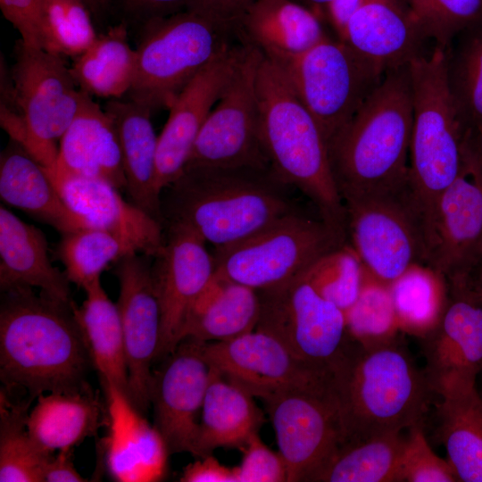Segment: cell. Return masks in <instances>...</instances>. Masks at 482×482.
<instances>
[{"label":"cell","mask_w":482,"mask_h":482,"mask_svg":"<svg viewBox=\"0 0 482 482\" xmlns=\"http://www.w3.org/2000/svg\"><path fill=\"white\" fill-rule=\"evenodd\" d=\"M72 303L37 295L32 287L1 292L0 378L7 393L30 399L88 384L92 363Z\"/></svg>","instance_id":"1"},{"label":"cell","mask_w":482,"mask_h":482,"mask_svg":"<svg viewBox=\"0 0 482 482\" xmlns=\"http://www.w3.org/2000/svg\"><path fill=\"white\" fill-rule=\"evenodd\" d=\"M289 187L271 168L187 166L161 193L163 226H183L223 248L296 212Z\"/></svg>","instance_id":"2"},{"label":"cell","mask_w":482,"mask_h":482,"mask_svg":"<svg viewBox=\"0 0 482 482\" xmlns=\"http://www.w3.org/2000/svg\"><path fill=\"white\" fill-rule=\"evenodd\" d=\"M330 388L343 444L422 423L434 394L399 336L369 346L350 339L331 369Z\"/></svg>","instance_id":"3"},{"label":"cell","mask_w":482,"mask_h":482,"mask_svg":"<svg viewBox=\"0 0 482 482\" xmlns=\"http://www.w3.org/2000/svg\"><path fill=\"white\" fill-rule=\"evenodd\" d=\"M411 127L409 63L386 71L352 119L327 143L343 201L408 178Z\"/></svg>","instance_id":"4"},{"label":"cell","mask_w":482,"mask_h":482,"mask_svg":"<svg viewBox=\"0 0 482 482\" xmlns=\"http://www.w3.org/2000/svg\"><path fill=\"white\" fill-rule=\"evenodd\" d=\"M256 87L261 136L272 170L285 184L307 195L320 219L347 237L345 204L318 123L283 71L263 54Z\"/></svg>","instance_id":"5"},{"label":"cell","mask_w":482,"mask_h":482,"mask_svg":"<svg viewBox=\"0 0 482 482\" xmlns=\"http://www.w3.org/2000/svg\"><path fill=\"white\" fill-rule=\"evenodd\" d=\"M412 127L409 170L427 234L441 194L462 170L461 128L446 79V49L435 46L410 62Z\"/></svg>","instance_id":"6"},{"label":"cell","mask_w":482,"mask_h":482,"mask_svg":"<svg viewBox=\"0 0 482 482\" xmlns=\"http://www.w3.org/2000/svg\"><path fill=\"white\" fill-rule=\"evenodd\" d=\"M140 29L127 99L151 112L169 109L195 75L237 37L231 26L188 10L150 20Z\"/></svg>","instance_id":"7"},{"label":"cell","mask_w":482,"mask_h":482,"mask_svg":"<svg viewBox=\"0 0 482 482\" xmlns=\"http://www.w3.org/2000/svg\"><path fill=\"white\" fill-rule=\"evenodd\" d=\"M344 204L347 241L376 278L389 284L411 265L428 263L426 219L410 174Z\"/></svg>","instance_id":"8"},{"label":"cell","mask_w":482,"mask_h":482,"mask_svg":"<svg viewBox=\"0 0 482 482\" xmlns=\"http://www.w3.org/2000/svg\"><path fill=\"white\" fill-rule=\"evenodd\" d=\"M346 242L322 219L296 211L236 244L214 249L215 272L256 291L269 289L304 273Z\"/></svg>","instance_id":"9"},{"label":"cell","mask_w":482,"mask_h":482,"mask_svg":"<svg viewBox=\"0 0 482 482\" xmlns=\"http://www.w3.org/2000/svg\"><path fill=\"white\" fill-rule=\"evenodd\" d=\"M275 63L318 123L327 143L352 119L386 74L344 42L329 37L299 55Z\"/></svg>","instance_id":"10"},{"label":"cell","mask_w":482,"mask_h":482,"mask_svg":"<svg viewBox=\"0 0 482 482\" xmlns=\"http://www.w3.org/2000/svg\"><path fill=\"white\" fill-rule=\"evenodd\" d=\"M11 71L14 101L28 133L26 148L46 170L54 169L61 139L76 116L82 90L61 55L20 39Z\"/></svg>","instance_id":"11"},{"label":"cell","mask_w":482,"mask_h":482,"mask_svg":"<svg viewBox=\"0 0 482 482\" xmlns=\"http://www.w3.org/2000/svg\"><path fill=\"white\" fill-rule=\"evenodd\" d=\"M257 292L255 329L273 336L303 362L331 371L350 341L345 312L317 292L305 272Z\"/></svg>","instance_id":"12"},{"label":"cell","mask_w":482,"mask_h":482,"mask_svg":"<svg viewBox=\"0 0 482 482\" xmlns=\"http://www.w3.org/2000/svg\"><path fill=\"white\" fill-rule=\"evenodd\" d=\"M245 44L244 56L205 120L186 167L271 168L261 136L256 87L262 54Z\"/></svg>","instance_id":"13"},{"label":"cell","mask_w":482,"mask_h":482,"mask_svg":"<svg viewBox=\"0 0 482 482\" xmlns=\"http://www.w3.org/2000/svg\"><path fill=\"white\" fill-rule=\"evenodd\" d=\"M290 482H314L343 444L330 383L282 391L263 400Z\"/></svg>","instance_id":"14"},{"label":"cell","mask_w":482,"mask_h":482,"mask_svg":"<svg viewBox=\"0 0 482 482\" xmlns=\"http://www.w3.org/2000/svg\"><path fill=\"white\" fill-rule=\"evenodd\" d=\"M208 365L253 397L326 385L331 371L296 357L273 336L254 329L226 341L203 342Z\"/></svg>","instance_id":"15"},{"label":"cell","mask_w":482,"mask_h":482,"mask_svg":"<svg viewBox=\"0 0 482 482\" xmlns=\"http://www.w3.org/2000/svg\"><path fill=\"white\" fill-rule=\"evenodd\" d=\"M152 257L129 253L114 263L129 372V397L143 413L150 407L152 365L161 340V310L152 278Z\"/></svg>","instance_id":"16"},{"label":"cell","mask_w":482,"mask_h":482,"mask_svg":"<svg viewBox=\"0 0 482 482\" xmlns=\"http://www.w3.org/2000/svg\"><path fill=\"white\" fill-rule=\"evenodd\" d=\"M202 341L183 339L153 372L150 405L154 426L170 454L196 453L203 403L211 369L202 351Z\"/></svg>","instance_id":"17"},{"label":"cell","mask_w":482,"mask_h":482,"mask_svg":"<svg viewBox=\"0 0 482 482\" xmlns=\"http://www.w3.org/2000/svg\"><path fill=\"white\" fill-rule=\"evenodd\" d=\"M162 250L154 258L152 278L161 310V340L157 359L182 341L190 311L215 272L212 253L192 230L164 225Z\"/></svg>","instance_id":"18"},{"label":"cell","mask_w":482,"mask_h":482,"mask_svg":"<svg viewBox=\"0 0 482 482\" xmlns=\"http://www.w3.org/2000/svg\"><path fill=\"white\" fill-rule=\"evenodd\" d=\"M245 47L240 40L228 46L195 75L169 108L157 142L155 186L160 195L183 172L196 138L234 76Z\"/></svg>","instance_id":"19"},{"label":"cell","mask_w":482,"mask_h":482,"mask_svg":"<svg viewBox=\"0 0 482 482\" xmlns=\"http://www.w3.org/2000/svg\"><path fill=\"white\" fill-rule=\"evenodd\" d=\"M106 403V435L98 444V457L112 480L156 482L166 475L169 451L128 395L112 383L101 381Z\"/></svg>","instance_id":"20"},{"label":"cell","mask_w":482,"mask_h":482,"mask_svg":"<svg viewBox=\"0 0 482 482\" xmlns=\"http://www.w3.org/2000/svg\"><path fill=\"white\" fill-rule=\"evenodd\" d=\"M47 172L67 207L86 227L115 236L135 253L154 258L162 250L165 241L162 223L126 201L111 183Z\"/></svg>","instance_id":"21"},{"label":"cell","mask_w":482,"mask_h":482,"mask_svg":"<svg viewBox=\"0 0 482 482\" xmlns=\"http://www.w3.org/2000/svg\"><path fill=\"white\" fill-rule=\"evenodd\" d=\"M438 325L422 340L424 372L439 396L475 386L482 370V303L450 292Z\"/></svg>","instance_id":"22"},{"label":"cell","mask_w":482,"mask_h":482,"mask_svg":"<svg viewBox=\"0 0 482 482\" xmlns=\"http://www.w3.org/2000/svg\"><path fill=\"white\" fill-rule=\"evenodd\" d=\"M482 241V184L462 166L439 196L428 235V264L446 279L461 274Z\"/></svg>","instance_id":"23"},{"label":"cell","mask_w":482,"mask_h":482,"mask_svg":"<svg viewBox=\"0 0 482 482\" xmlns=\"http://www.w3.org/2000/svg\"><path fill=\"white\" fill-rule=\"evenodd\" d=\"M427 39L410 10L398 0H367L339 38L384 73L423 54Z\"/></svg>","instance_id":"24"},{"label":"cell","mask_w":482,"mask_h":482,"mask_svg":"<svg viewBox=\"0 0 482 482\" xmlns=\"http://www.w3.org/2000/svg\"><path fill=\"white\" fill-rule=\"evenodd\" d=\"M49 172L103 179L119 190L126 187L113 122L83 90L78 112L60 139L55 167Z\"/></svg>","instance_id":"25"},{"label":"cell","mask_w":482,"mask_h":482,"mask_svg":"<svg viewBox=\"0 0 482 482\" xmlns=\"http://www.w3.org/2000/svg\"><path fill=\"white\" fill-rule=\"evenodd\" d=\"M322 19L294 0H255L235 25L238 40L278 62L299 55L328 37Z\"/></svg>","instance_id":"26"},{"label":"cell","mask_w":482,"mask_h":482,"mask_svg":"<svg viewBox=\"0 0 482 482\" xmlns=\"http://www.w3.org/2000/svg\"><path fill=\"white\" fill-rule=\"evenodd\" d=\"M70 281L52 264L47 240L34 225L0 207V289L36 287L57 300L72 303Z\"/></svg>","instance_id":"27"},{"label":"cell","mask_w":482,"mask_h":482,"mask_svg":"<svg viewBox=\"0 0 482 482\" xmlns=\"http://www.w3.org/2000/svg\"><path fill=\"white\" fill-rule=\"evenodd\" d=\"M104 110L117 133L129 201L163 225L155 186L158 137L151 122L152 112L132 100L119 98L108 101Z\"/></svg>","instance_id":"28"},{"label":"cell","mask_w":482,"mask_h":482,"mask_svg":"<svg viewBox=\"0 0 482 482\" xmlns=\"http://www.w3.org/2000/svg\"><path fill=\"white\" fill-rule=\"evenodd\" d=\"M106 403L89 384L71 392L45 393L28 414L26 427L33 441L54 453L74 448L86 438L97 436L106 425Z\"/></svg>","instance_id":"29"},{"label":"cell","mask_w":482,"mask_h":482,"mask_svg":"<svg viewBox=\"0 0 482 482\" xmlns=\"http://www.w3.org/2000/svg\"><path fill=\"white\" fill-rule=\"evenodd\" d=\"M0 196L60 234L86 227L67 207L46 168L12 139L0 156Z\"/></svg>","instance_id":"30"},{"label":"cell","mask_w":482,"mask_h":482,"mask_svg":"<svg viewBox=\"0 0 482 482\" xmlns=\"http://www.w3.org/2000/svg\"><path fill=\"white\" fill-rule=\"evenodd\" d=\"M210 369L195 456L198 458L219 447L243 450L264 421L250 393Z\"/></svg>","instance_id":"31"},{"label":"cell","mask_w":482,"mask_h":482,"mask_svg":"<svg viewBox=\"0 0 482 482\" xmlns=\"http://www.w3.org/2000/svg\"><path fill=\"white\" fill-rule=\"evenodd\" d=\"M260 315L256 290L214 272L195 300L182 340L226 341L255 329Z\"/></svg>","instance_id":"32"},{"label":"cell","mask_w":482,"mask_h":482,"mask_svg":"<svg viewBox=\"0 0 482 482\" xmlns=\"http://www.w3.org/2000/svg\"><path fill=\"white\" fill-rule=\"evenodd\" d=\"M86 299L74 303L73 313L92 367L100 381L114 384L129 396V372L125 342L117 304L107 295L101 278L84 288Z\"/></svg>","instance_id":"33"},{"label":"cell","mask_w":482,"mask_h":482,"mask_svg":"<svg viewBox=\"0 0 482 482\" xmlns=\"http://www.w3.org/2000/svg\"><path fill=\"white\" fill-rule=\"evenodd\" d=\"M437 436L459 481L482 482V399L476 386L440 395Z\"/></svg>","instance_id":"34"},{"label":"cell","mask_w":482,"mask_h":482,"mask_svg":"<svg viewBox=\"0 0 482 482\" xmlns=\"http://www.w3.org/2000/svg\"><path fill=\"white\" fill-rule=\"evenodd\" d=\"M127 29L122 21L109 28L75 57L70 70L79 88L111 99L127 95L137 70V53L128 42Z\"/></svg>","instance_id":"35"},{"label":"cell","mask_w":482,"mask_h":482,"mask_svg":"<svg viewBox=\"0 0 482 482\" xmlns=\"http://www.w3.org/2000/svg\"><path fill=\"white\" fill-rule=\"evenodd\" d=\"M401 333L420 339L439 323L449 302L445 276L428 263H414L389 283Z\"/></svg>","instance_id":"36"},{"label":"cell","mask_w":482,"mask_h":482,"mask_svg":"<svg viewBox=\"0 0 482 482\" xmlns=\"http://www.w3.org/2000/svg\"><path fill=\"white\" fill-rule=\"evenodd\" d=\"M404 437L390 432L342 444L317 482H397Z\"/></svg>","instance_id":"37"},{"label":"cell","mask_w":482,"mask_h":482,"mask_svg":"<svg viewBox=\"0 0 482 482\" xmlns=\"http://www.w3.org/2000/svg\"><path fill=\"white\" fill-rule=\"evenodd\" d=\"M446 79L466 131H482V22L458 34L446 48Z\"/></svg>","instance_id":"38"},{"label":"cell","mask_w":482,"mask_h":482,"mask_svg":"<svg viewBox=\"0 0 482 482\" xmlns=\"http://www.w3.org/2000/svg\"><path fill=\"white\" fill-rule=\"evenodd\" d=\"M29 398L11 401L1 391L0 481L44 482V470L54 453L42 450L30 437L26 420Z\"/></svg>","instance_id":"39"},{"label":"cell","mask_w":482,"mask_h":482,"mask_svg":"<svg viewBox=\"0 0 482 482\" xmlns=\"http://www.w3.org/2000/svg\"><path fill=\"white\" fill-rule=\"evenodd\" d=\"M129 253H135L118 237L90 227L62 233L55 250L68 280L83 289L101 278L111 263Z\"/></svg>","instance_id":"40"},{"label":"cell","mask_w":482,"mask_h":482,"mask_svg":"<svg viewBox=\"0 0 482 482\" xmlns=\"http://www.w3.org/2000/svg\"><path fill=\"white\" fill-rule=\"evenodd\" d=\"M345 317L348 337L362 345L382 344L401 333L389 284L366 268L360 293Z\"/></svg>","instance_id":"41"},{"label":"cell","mask_w":482,"mask_h":482,"mask_svg":"<svg viewBox=\"0 0 482 482\" xmlns=\"http://www.w3.org/2000/svg\"><path fill=\"white\" fill-rule=\"evenodd\" d=\"M365 268L346 242L318 259L305 275L317 292L345 312L355 302Z\"/></svg>","instance_id":"42"},{"label":"cell","mask_w":482,"mask_h":482,"mask_svg":"<svg viewBox=\"0 0 482 482\" xmlns=\"http://www.w3.org/2000/svg\"><path fill=\"white\" fill-rule=\"evenodd\" d=\"M97 36L83 0H46V51L77 57L91 46Z\"/></svg>","instance_id":"43"},{"label":"cell","mask_w":482,"mask_h":482,"mask_svg":"<svg viewBox=\"0 0 482 482\" xmlns=\"http://www.w3.org/2000/svg\"><path fill=\"white\" fill-rule=\"evenodd\" d=\"M409 4L426 37L445 49L461 31L482 22V0H409Z\"/></svg>","instance_id":"44"},{"label":"cell","mask_w":482,"mask_h":482,"mask_svg":"<svg viewBox=\"0 0 482 482\" xmlns=\"http://www.w3.org/2000/svg\"><path fill=\"white\" fill-rule=\"evenodd\" d=\"M397 482H459L449 461L439 457L430 447L422 423L408 428Z\"/></svg>","instance_id":"45"},{"label":"cell","mask_w":482,"mask_h":482,"mask_svg":"<svg viewBox=\"0 0 482 482\" xmlns=\"http://www.w3.org/2000/svg\"><path fill=\"white\" fill-rule=\"evenodd\" d=\"M244 456L235 467L237 482H285L287 474L279 454L270 449L255 434L243 449Z\"/></svg>","instance_id":"46"},{"label":"cell","mask_w":482,"mask_h":482,"mask_svg":"<svg viewBox=\"0 0 482 482\" xmlns=\"http://www.w3.org/2000/svg\"><path fill=\"white\" fill-rule=\"evenodd\" d=\"M46 0H0L4 16L27 46L46 49Z\"/></svg>","instance_id":"47"},{"label":"cell","mask_w":482,"mask_h":482,"mask_svg":"<svg viewBox=\"0 0 482 482\" xmlns=\"http://www.w3.org/2000/svg\"><path fill=\"white\" fill-rule=\"evenodd\" d=\"M190 0H113L112 9L122 15L121 21L140 25L187 9Z\"/></svg>","instance_id":"48"},{"label":"cell","mask_w":482,"mask_h":482,"mask_svg":"<svg viewBox=\"0 0 482 482\" xmlns=\"http://www.w3.org/2000/svg\"><path fill=\"white\" fill-rule=\"evenodd\" d=\"M255 0H190L187 9L212 21L235 25Z\"/></svg>","instance_id":"49"},{"label":"cell","mask_w":482,"mask_h":482,"mask_svg":"<svg viewBox=\"0 0 482 482\" xmlns=\"http://www.w3.org/2000/svg\"><path fill=\"white\" fill-rule=\"evenodd\" d=\"M181 482H237L236 470L220 464L212 454L198 458L187 465Z\"/></svg>","instance_id":"50"},{"label":"cell","mask_w":482,"mask_h":482,"mask_svg":"<svg viewBox=\"0 0 482 482\" xmlns=\"http://www.w3.org/2000/svg\"><path fill=\"white\" fill-rule=\"evenodd\" d=\"M73 448H64L52 455L44 470L46 482H85L87 478L82 477L73 463Z\"/></svg>","instance_id":"51"},{"label":"cell","mask_w":482,"mask_h":482,"mask_svg":"<svg viewBox=\"0 0 482 482\" xmlns=\"http://www.w3.org/2000/svg\"><path fill=\"white\" fill-rule=\"evenodd\" d=\"M461 155L464 169L482 184V131L462 133ZM480 255H482V241L474 259Z\"/></svg>","instance_id":"52"},{"label":"cell","mask_w":482,"mask_h":482,"mask_svg":"<svg viewBox=\"0 0 482 482\" xmlns=\"http://www.w3.org/2000/svg\"><path fill=\"white\" fill-rule=\"evenodd\" d=\"M447 282L450 292L464 294L482 303V255L475 258L461 274Z\"/></svg>","instance_id":"53"},{"label":"cell","mask_w":482,"mask_h":482,"mask_svg":"<svg viewBox=\"0 0 482 482\" xmlns=\"http://www.w3.org/2000/svg\"><path fill=\"white\" fill-rule=\"evenodd\" d=\"M367 0H331L326 8L325 18L333 27L339 39L353 14Z\"/></svg>","instance_id":"54"},{"label":"cell","mask_w":482,"mask_h":482,"mask_svg":"<svg viewBox=\"0 0 482 482\" xmlns=\"http://www.w3.org/2000/svg\"><path fill=\"white\" fill-rule=\"evenodd\" d=\"M91 14L97 19H103L112 10L113 0H83Z\"/></svg>","instance_id":"55"},{"label":"cell","mask_w":482,"mask_h":482,"mask_svg":"<svg viewBox=\"0 0 482 482\" xmlns=\"http://www.w3.org/2000/svg\"><path fill=\"white\" fill-rule=\"evenodd\" d=\"M315 12L320 19H325L326 8L331 0H294Z\"/></svg>","instance_id":"56"},{"label":"cell","mask_w":482,"mask_h":482,"mask_svg":"<svg viewBox=\"0 0 482 482\" xmlns=\"http://www.w3.org/2000/svg\"><path fill=\"white\" fill-rule=\"evenodd\" d=\"M475 386L479 396L482 399V370L479 372V374L477 377Z\"/></svg>","instance_id":"57"}]
</instances>
